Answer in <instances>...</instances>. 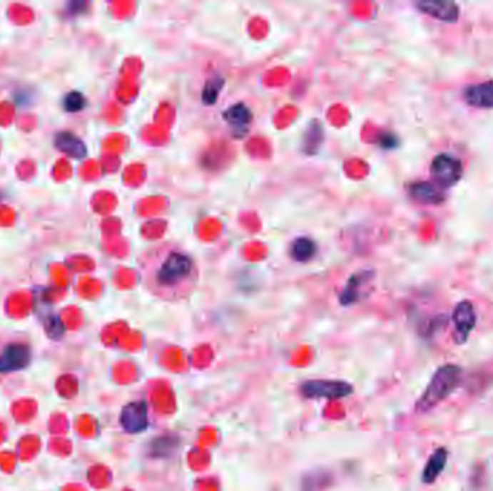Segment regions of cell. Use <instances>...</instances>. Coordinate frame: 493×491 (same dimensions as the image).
I'll return each mask as SVG.
<instances>
[{"mask_svg": "<svg viewBox=\"0 0 493 491\" xmlns=\"http://www.w3.org/2000/svg\"><path fill=\"white\" fill-rule=\"evenodd\" d=\"M142 276L149 293L165 301L188 299L199 279L193 257L176 244L166 242L145 252Z\"/></svg>", "mask_w": 493, "mask_h": 491, "instance_id": "obj_1", "label": "cell"}, {"mask_svg": "<svg viewBox=\"0 0 493 491\" xmlns=\"http://www.w3.org/2000/svg\"><path fill=\"white\" fill-rule=\"evenodd\" d=\"M462 371L456 365L442 366L433 376L426 392L421 395L417 402V410L427 412L436 405L443 402L457 386Z\"/></svg>", "mask_w": 493, "mask_h": 491, "instance_id": "obj_2", "label": "cell"}, {"mask_svg": "<svg viewBox=\"0 0 493 491\" xmlns=\"http://www.w3.org/2000/svg\"><path fill=\"white\" fill-rule=\"evenodd\" d=\"M430 172L436 185L442 187H452L462 179L463 165L459 159L443 153L433 159Z\"/></svg>", "mask_w": 493, "mask_h": 491, "instance_id": "obj_3", "label": "cell"}, {"mask_svg": "<svg viewBox=\"0 0 493 491\" xmlns=\"http://www.w3.org/2000/svg\"><path fill=\"white\" fill-rule=\"evenodd\" d=\"M352 391V385L342 381H309L302 385V392L308 398L342 399Z\"/></svg>", "mask_w": 493, "mask_h": 491, "instance_id": "obj_4", "label": "cell"}, {"mask_svg": "<svg viewBox=\"0 0 493 491\" xmlns=\"http://www.w3.org/2000/svg\"><path fill=\"white\" fill-rule=\"evenodd\" d=\"M120 424L124 431L138 434L148 428V405L143 400H137L126 405L120 415Z\"/></svg>", "mask_w": 493, "mask_h": 491, "instance_id": "obj_5", "label": "cell"}, {"mask_svg": "<svg viewBox=\"0 0 493 491\" xmlns=\"http://www.w3.org/2000/svg\"><path fill=\"white\" fill-rule=\"evenodd\" d=\"M32 361L31 348L25 344H9L0 352V373L25 369Z\"/></svg>", "mask_w": 493, "mask_h": 491, "instance_id": "obj_6", "label": "cell"}, {"mask_svg": "<svg viewBox=\"0 0 493 491\" xmlns=\"http://www.w3.org/2000/svg\"><path fill=\"white\" fill-rule=\"evenodd\" d=\"M454 337L457 343H464L476 326V311L470 301H462L453 313Z\"/></svg>", "mask_w": 493, "mask_h": 491, "instance_id": "obj_7", "label": "cell"}, {"mask_svg": "<svg viewBox=\"0 0 493 491\" xmlns=\"http://www.w3.org/2000/svg\"><path fill=\"white\" fill-rule=\"evenodd\" d=\"M421 14H426L443 22H456L460 16V9L454 2H436V0H422L415 5Z\"/></svg>", "mask_w": 493, "mask_h": 491, "instance_id": "obj_8", "label": "cell"}, {"mask_svg": "<svg viewBox=\"0 0 493 491\" xmlns=\"http://www.w3.org/2000/svg\"><path fill=\"white\" fill-rule=\"evenodd\" d=\"M464 101L476 108H493V81L469 86L463 93Z\"/></svg>", "mask_w": 493, "mask_h": 491, "instance_id": "obj_9", "label": "cell"}, {"mask_svg": "<svg viewBox=\"0 0 493 491\" xmlns=\"http://www.w3.org/2000/svg\"><path fill=\"white\" fill-rule=\"evenodd\" d=\"M411 197L421 205H440L446 200L443 190L434 183L418 182L410 187Z\"/></svg>", "mask_w": 493, "mask_h": 491, "instance_id": "obj_10", "label": "cell"}, {"mask_svg": "<svg viewBox=\"0 0 493 491\" xmlns=\"http://www.w3.org/2000/svg\"><path fill=\"white\" fill-rule=\"evenodd\" d=\"M55 148L59 149L62 153H66L68 156L76 159H83L87 155V148L83 140L68 131L58 133L55 135Z\"/></svg>", "mask_w": 493, "mask_h": 491, "instance_id": "obj_11", "label": "cell"}, {"mask_svg": "<svg viewBox=\"0 0 493 491\" xmlns=\"http://www.w3.org/2000/svg\"><path fill=\"white\" fill-rule=\"evenodd\" d=\"M447 462V451L444 448H439L433 453L429 462L426 464L425 471H422V481L425 482H434L436 478L442 474L444 470V465Z\"/></svg>", "mask_w": 493, "mask_h": 491, "instance_id": "obj_12", "label": "cell"}, {"mask_svg": "<svg viewBox=\"0 0 493 491\" xmlns=\"http://www.w3.org/2000/svg\"><path fill=\"white\" fill-rule=\"evenodd\" d=\"M316 254V244L309 238H298L292 244V257L299 262L312 259Z\"/></svg>", "mask_w": 493, "mask_h": 491, "instance_id": "obj_13", "label": "cell"}, {"mask_svg": "<svg viewBox=\"0 0 493 491\" xmlns=\"http://www.w3.org/2000/svg\"><path fill=\"white\" fill-rule=\"evenodd\" d=\"M225 120L233 125H245L251 120V113L245 105L237 104L225 113Z\"/></svg>", "mask_w": 493, "mask_h": 491, "instance_id": "obj_14", "label": "cell"}, {"mask_svg": "<svg viewBox=\"0 0 493 491\" xmlns=\"http://www.w3.org/2000/svg\"><path fill=\"white\" fill-rule=\"evenodd\" d=\"M63 107L69 113H77L86 107V98L78 91L68 93L63 98Z\"/></svg>", "mask_w": 493, "mask_h": 491, "instance_id": "obj_15", "label": "cell"}]
</instances>
